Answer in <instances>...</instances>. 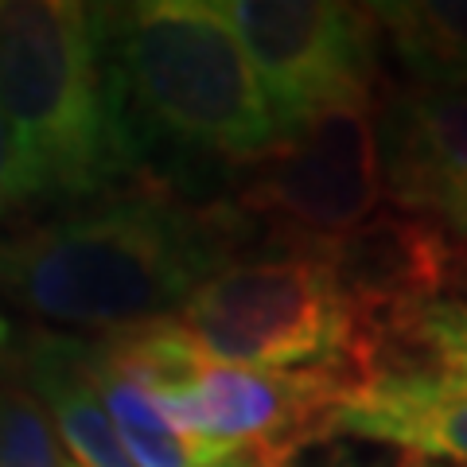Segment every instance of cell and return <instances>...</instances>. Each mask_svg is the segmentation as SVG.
Wrapping results in <instances>:
<instances>
[{
	"instance_id": "obj_7",
	"label": "cell",
	"mask_w": 467,
	"mask_h": 467,
	"mask_svg": "<svg viewBox=\"0 0 467 467\" xmlns=\"http://www.w3.org/2000/svg\"><path fill=\"white\" fill-rule=\"evenodd\" d=\"M254 168L242 211L296 238V250L324 254L374 218L386 199L378 109L370 101H350L316 113Z\"/></svg>"
},
{
	"instance_id": "obj_15",
	"label": "cell",
	"mask_w": 467,
	"mask_h": 467,
	"mask_svg": "<svg viewBox=\"0 0 467 467\" xmlns=\"http://www.w3.org/2000/svg\"><path fill=\"white\" fill-rule=\"evenodd\" d=\"M16 207H24V199H20V160H16L12 129L5 121V113H0V226H5V218Z\"/></svg>"
},
{
	"instance_id": "obj_14",
	"label": "cell",
	"mask_w": 467,
	"mask_h": 467,
	"mask_svg": "<svg viewBox=\"0 0 467 467\" xmlns=\"http://www.w3.org/2000/svg\"><path fill=\"white\" fill-rule=\"evenodd\" d=\"M0 467H75L24 382L0 386Z\"/></svg>"
},
{
	"instance_id": "obj_2",
	"label": "cell",
	"mask_w": 467,
	"mask_h": 467,
	"mask_svg": "<svg viewBox=\"0 0 467 467\" xmlns=\"http://www.w3.org/2000/svg\"><path fill=\"white\" fill-rule=\"evenodd\" d=\"M121 117L140 140L214 164H257L281 129L218 0L94 8Z\"/></svg>"
},
{
	"instance_id": "obj_4",
	"label": "cell",
	"mask_w": 467,
	"mask_h": 467,
	"mask_svg": "<svg viewBox=\"0 0 467 467\" xmlns=\"http://www.w3.org/2000/svg\"><path fill=\"white\" fill-rule=\"evenodd\" d=\"M117 370L149 393L202 467L234 451H288L316 436L350 378L335 370H242L202 358L171 319L98 343Z\"/></svg>"
},
{
	"instance_id": "obj_8",
	"label": "cell",
	"mask_w": 467,
	"mask_h": 467,
	"mask_svg": "<svg viewBox=\"0 0 467 467\" xmlns=\"http://www.w3.org/2000/svg\"><path fill=\"white\" fill-rule=\"evenodd\" d=\"M382 187L401 214L467 238V90L409 82L378 109Z\"/></svg>"
},
{
	"instance_id": "obj_18",
	"label": "cell",
	"mask_w": 467,
	"mask_h": 467,
	"mask_svg": "<svg viewBox=\"0 0 467 467\" xmlns=\"http://www.w3.org/2000/svg\"><path fill=\"white\" fill-rule=\"evenodd\" d=\"M401 467H456V463H429V460H413V463H401Z\"/></svg>"
},
{
	"instance_id": "obj_1",
	"label": "cell",
	"mask_w": 467,
	"mask_h": 467,
	"mask_svg": "<svg viewBox=\"0 0 467 467\" xmlns=\"http://www.w3.org/2000/svg\"><path fill=\"white\" fill-rule=\"evenodd\" d=\"M238 214L156 187L86 199L0 238V300L51 327L125 335L160 324L230 261Z\"/></svg>"
},
{
	"instance_id": "obj_3",
	"label": "cell",
	"mask_w": 467,
	"mask_h": 467,
	"mask_svg": "<svg viewBox=\"0 0 467 467\" xmlns=\"http://www.w3.org/2000/svg\"><path fill=\"white\" fill-rule=\"evenodd\" d=\"M0 113L16 140L24 207L98 199L140 156L90 5L0 0Z\"/></svg>"
},
{
	"instance_id": "obj_16",
	"label": "cell",
	"mask_w": 467,
	"mask_h": 467,
	"mask_svg": "<svg viewBox=\"0 0 467 467\" xmlns=\"http://www.w3.org/2000/svg\"><path fill=\"white\" fill-rule=\"evenodd\" d=\"M285 456L288 451H234V456L218 460L211 467H288Z\"/></svg>"
},
{
	"instance_id": "obj_17",
	"label": "cell",
	"mask_w": 467,
	"mask_h": 467,
	"mask_svg": "<svg viewBox=\"0 0 467 467\" xmlns=\"http://www.w3.org/2000/svg\"><path fill=\"white\" fill-rule=\"evenodd\" d=\"M8 339H12V331H8V319H5V312H0V362L8 358Z\"/></svg>"
},
{
	"instance_id": "obj_12",
	"label": "cell",
	"mask_w": 467,
	"mask_h": 467,
	"mask_svg": "<svg viewBox=\"0 0 467 467\" xmlns=\"http://www.w3.org/2000/svg\"><path fill=\"white\" fill-rule=\"evenodd\" d=\"M82 358H86V374L94 382L98 401L106 409L117 441L129 451V460L137 467H202L195 451L183 444V436L160 417V409L149 401V393L125 370H117L106 350L98 343H82Z\"/></svg>"
},
{
	"instance_id": "obj_11",
	"label": "cell",
	"mask_w": 467,
	"mask_h": 467,
	"mask_svg": "<svg viewBox=\"0 0 467 467\" xmlns=\"http://www.w3.org/2000/svg\"><path fill=\"white\" fill-rule=\"evenodd\" d=\"M370 16L417 86L467 90V0H393Z\"/></svg>"
},
{
	"instance_id": "obj_5",
	"label": "cell",
	"mask_w": 467,
	"mask_h": 467,
	"mask_svg": "<svg viewBox=\"0 0 467 467\" xmlns=\"http://www.w3.org/2000/svg\"><path fill=\"white\" fill-rule=\"evenodd\" d=\"M202 358L242 370H327L370 355L324 254L226 261L168 316Z\"/></svg>"
},
{
	"instance_id": "obj_6",
	"label": "cell",
	"mask_w": 467,
	"mask_h": 467,
	"mask_svg": "<svg viewBox=\"0 0 467 467\" xmlns=\"http://www.w3.org/2000/svg\"><path fill=\"white\" fill-rule=\"evenodd\" d=\"M234 27L281 140L316 113L370 101L378 24L370 8L331 0H218Z\"/></svg>"
},
{
	"instance_id": "obj_13",
	"label": "cell",
	"mask_w": 467,
	"mask_h": 467,
	"mask_svg": "<svg viewBox=\"0 0 467 467\" xmlns=\"http://www.w3.org/2000/svg\"><path fill=\"white\" fill-rule=\"evenodd\" d=\"M382 335L401 339L413 355L425 358V367L417 370L467 382V257H456L444 285L393 319Z\"/></svg>"
},
{
	"instance_id": "obj_9",
	"label": "cell",
	"mask_w": 467,
	"mask_h": 467,
	"mask_svg": "<svg viewBox=\"0 0 467 467\" xmlns=\"http://www.w3.org/2000/svg\"><path fill=\"white\" fill-rule=\"evenodd\" d=\"M316 436H355L413 456L467 467V382L429 370H374L350 378Z\"/></svg>"
},
{
	"instance_id": "obj_10",
	"label": "cell",
	"mask_w": 467,
	"mask_h": 467,
	"mask_svg": "<svg viewBox=\"0 0 467 467\" xmlns=\"http://www.w3.org/2000/svg\"><path fill=\"white\" fill-rule=\"evenodd\" d=\"M24 386L43 405L75 467H137L117 441L94 382L86 374L82 339L58 331H39L24 343L20 355Z\"/></svg>"
}]
</instances>
